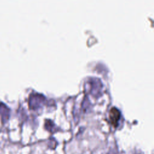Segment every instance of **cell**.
<instances>
[{
    "label": "cell",
    "instance_id": "1",
    "mask_svg": "<svg viewBox=\"0 0 154 154\" xmlns=\"http://www.w3.org/2000/svg\"><path fill=\"white\" fill-rule=\"evenodd\" d=\"M10 116V109L4 103H0V117L3 123H5L9 118Z\"/></svg>",
    "mask_w": 154,
    "mask_h": 154
},
{
    "label": "cell",
    "instance_id": "2",
    "mask_svg": "<svg viewBox=\"0 0 154 154\" xmlns=\"http://www.w3.org/2000/svg\"><path fill=\"white\" fill-rule=\"evenodd\" d=\"M120 114L119 110L115 108H112L110 111L109 119H110L111 123L114 127L117 126L118 122L120 119Z\"/></svg>",
    "mask_w": 154,
    "mask_h": 154
}]
</instances>
